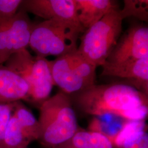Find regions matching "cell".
Returning a JSON list of instances; mask_svg holds the SVG:
<instances>
[{"label":"cell","mask_w":148,"mask_h":148,"mask_svg":"<svg viewBox=\"0 0 148 148\" xmlns=\"http://www.w3.org/2000/svg\"><path fill=\"white\" fill-rule=\"evenodd\" d=\"M148 57V28H130L117 41L104 65H120Z\"/></svg>","instance_id":"cell-8"},{"label":"cell","mask_w":148,"mask_h":148,"mask_svg":"<svg viewBox=\"0 0 148 148\" xmlns=\"http://www.w3.org/2000/svg\"><path fill=\"white\" fill-rule=\"evenodd\" d=\"M31 142L12 113L4 134L3 148H27Z\"/></svg>","instance_id":"cell-15"},{"label":"cell","mask_w":148,"mask_h":148,"mask_svg":"<svg viewBox=\"0 0 148 148\" xmlns=\"http://www.w3.org/2000/svg\"><path fill=\"white\" fill-rule=\"evenodd\" d=\"M120 11L125 19L133 16L140 21H148V1L147 0H125L123 7Z\"/></svg>","instance_id":"cell-16"},{"label":"cell","mask_w":148,"mask_h":148,"mask_svg":"<svg viewBox=\"0 0 148 148\" xmlns=\"http://www.w3.org/2000/svg\"><path fill=\"white\" fill-rule=\"evenodd\" d=\"M33 27L27 13L21 8L13 18L0 24V65L12 55L27 49Z\"/></svg>","instance_id":"cell-7"},{"label":"cell","mask_w":148,"mask_h":148,"mask_svg":"<svg viewBox=\"0 0 148 148\" xmlns=\"http://www.w3.org/2000/svg\"><path fill=\"white\" fill-rule=\"evenodd\" d=\"M85 30L68 23L43 21L34 25L29 46L38 56L58 57L77 50L79 34Z\"/></svg>","instance_id":"cell-4"},{"label":"cell","mask_w":148,"mask_h":148,"mask_svg":"<svg viewBox=\"0 0 148 148\" xmlns=\"http://www.w3.org/2000/svg\"><path fill=\"white\" fill-rule=\"evenodd\" d=\"M20 8L44 21H63L82 27L76 16L75 0H23Z\"/></svg>","instance_id":"cell-9"},{"label":"cell","mask_w":148,"mask_h":148,"mask_svg":"<svg viewBox=\"0 0 148 148\" xmlns=\"http://www.w3.org/2000/svg\"><path fill=\"white\" fill-rule=\"evenodd\" d=\"M101 75L126 79L129 85L148 95V57L120 65H104Z\"/></svg>","instance_id":"cell-10"},{"label":"cell","mask_w":148,"mask_h":148,"mask_svg":"<svg viewBox=\"0 0 148 148\" xmlns=\"http://www.w3.org/2000/svg\"><path fill=\"white\" fill-rule=\"evenodd\" d=\"M76 13L79 24L86 30L111 11L117 9L110 0H75Z\"/></svg>","instance_id":"cell-12"},{"label":"cell","mask_w":148,"mask_h":148,"mask_svg":"<svg viewBox=\"0 0 148 148\" xmlns=\"http://www.w3.org/2000/svg\"><path fill=\"white\" fill-rule=\"evenodd\" d=\"M3 65L27 83L29 101L41 106L49 98L54 84L49 61L46 58L32 56L26 49L12 55Z\"/></svg>","instance_id":"cell-5"},{"label":"cell","mask_w":148,"mask_h":148,"mask_svg":"<svg viewBox=\"0 0 148 148\" xmlns=\"http://www.w3.org/2000/svg\"><path fill=\"white\" fill-rule=\"evenodd\" d=\"M54 86L69 95L95 85L97 67L77 52L49 61Z\"/></svg>","instance_id":"cell-6"},{"label":"cell","mask_w":148,"mask_h":148,"mask_svg":"<svg viewBox=\"0 0 148 148\" xmlns=\"http://www.w3.org/2000/svg\"><path fill=\"white\" fill-rule=\"evenodd\" d=\"M124 19L120 10L111 11L85 30L77 52L97 68L102 66L119 41Z\"/></svg>","instance_id":"cell-3"},{"label":"cell","mask_w":148,"mask_h":148,"mask_svg":"<svg viewBox=\"0 0 148 148\" xmlns=\"http://www.w3.org/2000/svg\"><path fill=\"white\" fill-rule=\"evenodd\" d=\"M122 148H148V134L144 127L130 133L122 141Z\"/></svg>","instance_id":"cell-17"},{"label":"cell","mask_w":148,"mask_h":148,"mask_svg":"<svg viewBox=\"0 0 148 148\" xmlns=\"http://www.w3.org/2000/svg\"><path fill=\"white\" fill-rule=\"evenodd\" d=\"M23 0H0V24L13 18L19 10Z\"/></svg>","instance_id":"cell-18"},{"label":"cell","mask_w":148,"mask_h":148,"mask_svg":"<svg viewBox=\"0 0 148 148\" xmlns=\"http://www.w3.org/2000/svg\"><path fill=\"white\" fill-rule=\"evenodd\" d=\"M14 107V103H0V148H3L4 134Z\"/></svg>","instance_id":"cell-19"},{"label":"cell","mask_w":148,"mask_h":148,"mask_svg":"<svg viewBox=\"0 0 148 148\" xmlns=\"http://www.w3.org/2000/svg\"><path fill=\"white\" fill-rule=\"evenodd\" d=\"M74 101L81 111L93 116L112 115L135 121L148 115V95L127 84H95L75 93Z\"/></svg>","instance_id":"cell-1"},{"label":"cell","mask_w":148,"mask_h":148,"mask_svg":"<svg viewBox=\"0 0 148 148\" xmlns=\"http://www.w3.org/2000/svg\"><path fill=\"white\" fill-rule=\"evenodd\" d=\"M56 148H114V145L106 134L79 128L71 137Z\"/></svg>","instance_id":"cell-13"},{"label":"cell","mask_w":148,"mask_h":148,"mask_svg":"<svg viewBox=\"0 0 148 148\" xmlns=\"http://www.w3.org/2000/svg\"><path fill=\"white\" fill-rule=\"evenodd\" d=\"M13 114L31 142L39 139L40 135L39 122L21 101L14 103Z\"/></svg>","instance_id":"cell-14"},{"label":"cell","mask_w":148,"mask_h":148,"mask_svg":"<svg viewBox=\"0 0 148 148\" xmlns=\"http://www.w3.org/2000/svg\"><path fill=\"white\" fill-rule=\"evenodd\" d=\"M38 140L46 148H56L71 137L79 128L70 96L62 92L40 106Z\"/></svg>","instance_id":"cell-2"},{"label":"cell","mask_w":148,"mask_h":148,"mask_svg":"<svg viewBox=\"0 0 148 148\" xmlns=\"http://www.w3.org/2000/svg\"><path fill=\"white\" fill-rule=\"evenodd\" d=\"M29 101V87L24 80L5 65H0V103Z\"/></svg>","instance_id":"cell-11"}]
</instances>
